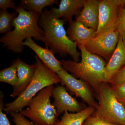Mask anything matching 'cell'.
Masks as SVG:
<instances>
[{"instance_id": "cell-5", "label": "cell", "mask_w": 125, "mask_h": 125, "mask_svg": "<svg viewBox=\"0 0 125 125\" xmlns=\"http://www.w3.org/2000/svg\"><path fill=\"white\" fill-rule=\"evenodd\" d=\"M54 88L51 85L42 90L31 100L28 107L20 113L37 125H56L58 116L50 100Z\"/></svg>"}, {"instance_id": "cell-1", "label": "cell", "mask_w": 125, "mask_h": 125, "mask_svg": "<svg viewBox=\"0 0 125 125\" xmlns=\"http://www.w3.org/2000/svg\"><path fill=\"white\" fill-rule=\"evenodd\" d=\"M64 22L57 18L53 8L45 10L40 15L39 24L44 31V35L37 40L44 43L47 48L62 57L70 55L73 61L78 62L81 54L77 45L67 36L64 28Z\"/></svg>"}, {"instance_id": "cell-15", "label": "cell", "mask_w": 125, "mask_h": 125, "mask_svg": "<svg viewBox=\"0 0 125 125\" xmlns=\"http://www.w3.org/2000/svg\"><path fill=\"white\" fill-rule=\"evenodd\" d=\"M125 65V42L119 36L116 48L105 67L109 83L116 74Z\"/></svg>"}, {"instance_id": "cell-10", "label": "cell", "mask_w": 125, "mask_h": 125, "mask_svg": "<svg viewBox=\"0 0 125 125\" xmlns=\"http://www.w3.org/2000/svg\"><path fill=\"white\" fill-rule=\"evenodd\" d=\"M52 97L54 98L52 104L55 108L58 116L65 111L75 113L87 107L85 104L79 102L70 95L66 88L62 85L54 87Z\"/></svg>"}, {"instance_id": "cell-21", "label": "cell", "mask_w": 125, "mask_h": 125, "mask_svg": "<svg viewBox=\"0 0 125 125\" xmlns=\"http://www.w3.org/2000/svg\"><path fill=\"white\" fill-rule=\"evenodd\" d=\"M117 30L119 36L125 42V0H123L120 8Z\"/></svg>"}, {"instance_id": "cell-13", "label": "cell", "mask_w": 125, "mask_h": 125, "mask_svg": "<svg viewBox=\"0 0 125 125\" xmlns=\"http://www.w3.org/2000/svg\"><path fill=\"white\" fill-rule=\"evenodd\" d=\"M100 2L98 0H86L82 11L76 17V21L85 27L97 31L99 24Z\"/></svg>"}, {"instance_id": "cell-19", "label": "cell", "mask_w": 125, "mask_h": 125, "mask_svg": "<svg viewBox=\"0 0 125 125\" xmlns=\"http://www.w3.org/2000/svg\"><path fill=\"white\" fill-rule=\"evenodd\" d=\"M18 81L17 68L15 61L11 65L0 71V81L7 83L13 88L17 85Z\"/></svg>"}, {"instance_id": "cell-27", "label": "cell", "mask_w": 125, "mask_h": 125, "mask_svg": "<svg viewBox=\"0 0 125 125\" xmlns=\"http://www.w3.org/2000/svg\"><path fill=\"white\" fill-rule=\"evenodd\" d=\"M0 8L2 10H7L9 8L16 9L15 4L11 0H0Z\"/></svg>"}, {"instance_id": "cell-11", "label": "cell", "mask_w": 125, "mask_h": 125, "mask_svg": "<svg viewBox=\"0 0 125 125\" xmlns=\"http://www.w3.org/2000/svg\"><path fill=\"white\" fill-rule=\"evenodd\" d=\"M23 45L32 49L42 63L54 73H57L63 68L61 62L56 58L54 53L50 49L40 46L31 38L25 40Z\"/></svg>"}, {"instance_id": "cell-6", "label": "cell", "mask_w": 125, "mask_h": 125, "mask_svg": "<svg viewBox=\"0 0 125 125\" xmlns=\"http://www.w3.org/2000/svg\"><path fill=\"white\" fill-rule=\"evenodd\" d=\"M108 83H101L95 93L98 106L93 115L112 124L125 125V109L117 99Z\"/></svg>"}, {"instance_id": "cell-9", "label": "cell", "mask_w": 125, "mask_h": 125, "mask_svg": "<svg viewBox=\"0 0 125 125\" xmlns=\"http://www.w3.org/2000/svg\"><path fill=\"white\" fill-rule=\"evenodd\" d=\"M119 36L117 30L105 32L96 36L84 47L90 53L108 61L116 48Z\"/></svg>"}, {"instance_id": "cell-2", "label": "cell", "mask_w": 125, "mask_h": 125, "mask_svg": "<svg viewBox=\"0 0 125 125\" xmlns=\"http://www.w3.org/2000/svg\"><path fill=\"white\" fill-rule=\"evenodd\" d=\"M15 10L18 15L13 22L14 29L5 34L0 42L11 51L21 53L23 50L24 39L33 37L37 40L44 35V32L39 24L40 14L28 11L20 5Z\"/></svg>"}, {"instance_id": "cell-24", "label": "cell", "mask_w": 125, "mask_h": 125, "mask_svg": "<svg viewBox=\"0 0 125 125\" xmlns=\"http://www.w3.org/2000/svg\"><path fill=\"white\" fill-rule=\"evenodd\" d=\"M109 83L112 85H119L125 83V65L113 76Z\"/></svg>"}, {"instance_id": "cell-26", "label": "cell", "mask_w": 125, "mask_h": 125, "mask_svg": "<svg viewBox=\"0 0 125 125\" xmlns=\"http://www.w3.org/2000/svg\"><path fill=\"white\" fill-rule=\"evenodd\" d=\"M4 95L2 92L0 94V125H11L6 115L3 113L5 106L4 105Z\"/></svg>"}, {"instance_id": "cell-14", "label": "cell", "mask_w": 125, "mask_h": 125, "mask_svg": "<svg viewBox=\"0 0 125 125\" xmlns=\"http://www.w3.org/2000/svg\"><path fill=\"white\" fill-rule=\"evenodd\" d=\"M96 30L85 27L78 21H73L70 23L67 34L72 42L85 46L96 36Z\"/></svg>"}, {"instance_id": "cell-20", "label": "cell", "mask_w": 125, "mask_h": 125, "mask_svg": "<svg viewBox=\"0 0 125 125\" xmlns=\"http://www.w3.org/2000/svg\"><path fill=\"white\" fill-rule=\"evenodd\" d=\"M16 15V14L9 13L7 10H0V33L6 34L11 31Z\"/></svg>"}, {"instance_id": "cell-7", "label": "cell", "mask_w": 125, "mask_h": 125, "mask_svg": "<svg viewBox=\"0 0 125 125\" xmlns=\"http://www.w3.org/2000/svg\"><path fill=\"white\" fill-rule=\"evenodd\" d=\"M56 74L60 78L62 85L65 86L71 94L80 98L89 106L97 108L98 103L94 98L93 90L88 83L75 78L63 68Z\"/></svg>"}, {"instance_id": "cell-25", "label": "cell", "mask_w": 125, "mask_h": 125, "mask_svg": "<svg viewBox=\"0 0 125 125\" xmlns=\"http://www.w3.org/2000/svg\"><path fill=\"white\" fill-rule=\"evenodd\" d=\"M83 125H118L107 122L93 115L85 120Z\"/></svg>"}, {"instance_id": "cell-12", "label": "cell", "mask_w": 125, "mask_h": 125, "mask_svg": "<svg viewBox=\"0 0 125 125\" xmlns=\"http://www.w3.org/2000/svg\"><path fill=\"white\" fill-rule=\"evenodd\" d=\"M15 62L18 81L17 85L13 88V92L10 95V97L13 98L19 97L26 89L33 78L36 70L35 64H28L18 58Z\"/></svg>"}, {"instance_id": "cell-22", "label": "cell", "mask_w": 125, "mask_h": 125, "mask_svg": "<svg viewBox=\"0 0 125 125\" xmlns=\"http://www.w3.org/2000/svg\"><path fill=\"white\" fill-rule=\"evenodd\" d=\"M111 88L117 99L125 109V83L119 85H112Z\"/></svg>"}, {"instance_id": "cell-4", "label": "cell", "mask_w": 125, "mask_h": 125, "mask_svg": "<svg viewBox=\"0 0 125 125\" xmlns=\"http://www.w3.org/2000/svg\"><path fill=\"white\" fill-rule=\"evenodd\" d=\"M36 70L33 78L24 91L11 102L5 104L4 111L7 112H20L26 106L34 97L42 90L50 85L61 83L56 73L46 67L38 57L35 56Z\"/></svg>"}, {"instance_id": "cell-16", "label": "cell", "mask_w": 125, "mask_h": 125, "mask_svg": "<svg viewBox=\"0 0 125 125\" xmlns=\"http://www.w3.org/2000/svg\"><path fill=\"white\" fill-rule=\"evenodd\" d=\"M86 0H61L58 8H53L57 18H62L64 22L70 23L74 15H78L79 10L83 7Z\"/></svg>"}, {"instance_id": "cell-18", "label": "cell", "mask_w": 125, "mask_h": 125, "mask_svg": "<svg viewBox=\"0 0 125 125\" xmlns=\"http://www.w3.org/2000/svg\"><path fill=\"white\" fill-rule=\"evenodd\" d=\"M58 2L56 0H22L20 6L28 11L37 12L41 15L44 8Z\"/></svg>"}, {"instance_id": "cell-23", "label": "cell", "mask_w": 125, "mask_h": 125, "mask_svg": "<svg viewBox=\"0 0 125 125\" xmlns=\"http://www.w3.org/2000/svg\"><path fill=\"white\" fill-rule=\"evenodd\" d=\"M9 113L12 117V120L15 125H37L27 120L20 112H10Z\"/></svg>"}, {"instance_id": "cell-8", "label": "cell", "mask_w": 125, "mask_h": 125, "mask_svg": "<svg viewBox=\"0 0 125 125\" xmlns=\"http://www.w3.org/2000/svg\"><path fill=\"white\" fill-rule=\"evenodd\" d=\"M123 1L121 0H100L99 24L96 36L108 31L117 30L119 11Z\"/></svg>"}, {"instance_id": "cell-17", "label": "cell", "mask_w": 125, "mask_h": 125, "mask_svg": "<svg viewBox=\"0 0 125 125\" xmlns=\"http://www.w3.org/2000/svg\"><path fill=\"white\" fill-rule=\"evenodd\" d=\"M96 109L89 106L85 109L75 113L65 111L60 121L56 125H83L85 120L94 114Z\"/></svg>"}, {"instance_id": "cell-3", "label": "cell", "mask_w": 125, "mask_h": 125, "mask_svg": "<svg viewBox=\"0 0 125 125\" xmlns=\"http://www.w3.org/2000/svg\"><path fill=\"white\" fill-rule=\"evenodd\" d=\"M77 45L81 52V61H61L62 67L75 78L88 83L95 93L101 83H109L105 73L107 63L101 57L88 51L84 46Z\"/></svg>"}]
</instances>
